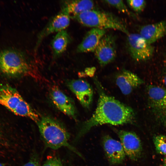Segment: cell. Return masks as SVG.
<instances>
[{"instance_id":"obj_3","label":"cell","mask_w":166,"mask_h":166,"mask_svg":"<svg viewBox=\"0 0 166 166\" xmlns=\"http://www.w3.org/2000/svg\"><path fill=\"white\" fill-rule=\"evenodd\" d=\"M72 18L84 26L104 30L111 29L121 31L127 35L129 34L122 21L109 12L93 9Z\"/></svg>"},{"instance_id":"obj_1","label":"cell","mask_w":166,"mask_h":166,"mask_svg":"<svg viewBox=\"0 0 166 166\" xmlns=\"http://www.w3.org/2000/svg\"><path fill=\"white\" fill-rule=\"evenodd\" d=\"M93 81L99 95L97 107L91 117L82 124L75 140L94 127L105 124L115 125L132 124L135 121V113L131 107L106 94L96 77L93 78Z\"/></svg>"},{"instance_id":"obj_17","label":"cell","mask_w":166,"mask_h":166,"mask_svg":"<svg viewBox=\"0 0 166 166\" xmlns=\"http://www.w3.org/2000/svg\"><path fill=\"white\" fill-rule=\"evenodd\" d=\"M94 3L90 0H65L61 2V10L71 18L84 12L94 9Z\"/></svg>"},{"instance_id":"obj_21","label":"cell","mask_w":166,"mask_h":166,"mask_svg":"<svg viewBox=\"0 0 166 166\" xmlns=\"http://www.w3.org/2000/svg\"><path fill=\"white\" fill-rule=\"evenodd\" d=\"M127 2L129 6L134 11L137 13L143 11L146 5L145 0H129Z\"/></svg>"},{"instance_id":"obj_13","label":"cell","mask_w":166,"mask_h":166,"mask_svg":"<svg viewBox=\"0 0 166 166\" xmlns=\"http://www.w3.org/2000/svg\"><path fill=\"white\" fill-rule=\"evenodd\" d=\"M50 94L53 104L59 110L65 115L76 119V109L71 99L55 86L51 89Z\"/></svg>"},{"instance_id":"obj_9","label":"cell","mask_w":166,"mask_h":166,"mask_svg":"<svg viewBox=\"0 0 166 166\" xmlns=\"http://www.w3.org/2000/svg\"><path fill=\"white\" fill-rule=\"evenodd\" d=\"M116 37L105 34L100 40L95 51V54L100 65L104 66L115 59L117 54Z\"/></svg>"},{"instance_id":"obj_15","label":"cell","mask_w":166,"mask_h":166,"mask_svg":"<svg viewBox=\"0 0 166 166\" xmlns=\"http://www.w3.org/2000/svg\"><path fill=\"white\" fill-rule=\"evenodd\" d=\"M105 33V30L93 28L86 33L78 46L77 52L82 53L94 52L100 40Z\"/></svg>"},{"instance_id":"obj_24","label":"cell","mask_w":166,"mask_h":166,"mask_svg":"<svg viewBox=\"0 0 166 166\" xmlns=\"http://www.w3.org/2000/svg\"><path fill=\"white\" fill-rule=\"evenodd\" d=\"M95 70L96 69L94 67L88 68L85 70V74L89 77L93 76Z\"/></svg>"},{"instance_id":"obj_11","label":"cell","mask_w":166,"mask_h":166,"mask_svg":"<svg viewBox=\"0 0 166 166\" xmlns=\"http://www.w3.org/2000/svg\"><path fill=\"white\" fill-rule=\"evenodd\" d=\"M67 85L84 107L89 108L93 101V90L90 85L82 79L68 81Z\"/></svg>"},{"instance_id":"obj_23","label":"cell","mask_w":166,"mask_h":166,"mask_svg":"<svg viewBox=\"0 0 166 166\" xmlns=\"http://www.w3.org/2000/svg\"><path fill=\"white\" fill-rule=\"evenodd\" d=\"M23 166H41L39 158L36 153H34L28 161Z\"/></svg>"},{"instance_id":"obj_10","label":"cell","mask_w":166,"mask_h":166,"mask_svg":"<svg viewBox=\"0 0 166 166\" xmlns=\"http://www.w3.org/2000/svg\"><path fill=\"white\" fill-rule=\"evenodd\" d=\"M117 133L125 155L132 160H137L140 157L142 150L139 138L132 132L119 130Z\"/></svg>"},{"instance_id":"obj_14","label":"cell","mask_w":166,"mask_h":166,"mask_svg":"<svg viewBox=\"0 0 166 166\" xmlns=\"http://www.w3.org/2000/svg\"><path fill=\"white\" fill-rule=\"evenodd\" d=\"M116 84L125 95L130 94L134 89L144 83L137 75L128 70H123L116 76Z\"/></svg>"},{"instance_id":"obj_27","label":"cell","mask_w":166,"mask_h":166,"mask_svg":"<svg viewBox=\"0 0 166 166\" xmlns=\"http://www.w3.org/2000/svg\"><path fill=\"white\" fill-rule=\"evenodd\" d=\"M164 166H166V157L164 159Z\"/></svg>"},{"instance_id":"obj_5","label":"cell","mask_w":166,"mask_h":166,"mask_svg":"<svg viewBox=\"0 0 166 166\" xmlns=\"http://www.w3.org/2000/svg\"><path fill=\"white\" fill-rule=\"evenodd\" d=\"M31 67L26 56L14 49H6L0 52V71L10 77H17L28 74Z\"/></svg>"},{"instance_id":"obj_20","label":"cell","mask_w":166,"mask_h":166,"mask_svg":"<svg viewBox=\"0 0 166 166\" xmlns=\"http://www.w3.org/2000/svg\"><path fill=\"white\" fill-rule=\"evenodd\" d=\"M104 2L110 6L114 7L122 13L128 15H132L122 0H106Z\"/></svg>"},{"instance_id":"obj_25","label":"cell","mask_w":166,"mask_h":166,"mask_svg":"<svg viewBox=\"0 0 166 166\" xmlns=\"http://www.w3.org/2000/svg\"><path fill=\"white\" fill-rule=\"evenodd\" d=\"M164 72L163 78V82L166 87V58L164 62Z\"/></svg>"},{"instance_id":"obj_4","label":"cell","mask_w":166,"mask_h":166,"mask_svg":"<svg viewBox=\"0 0 166 166\" xmlns=\"http://www.w3.org/2000/svg\"><path fill=\"white\" fill-rule=\"evenodd\" d=\"M0 104L15 115L28 117L36 123L40 119L16 89L8 85L0 86Z\"/></svg>"},{"instance_id":"obj_8","label":"cell","mask_w":166,"mask_h":166,"mask_svg":"<svg viewBox=\"0 0 166 166\" xmlns=\"http://www.w3.org/2000/svg\"><path fill=\"white\" fill-rule=\"evenodd\" d=\"M71 18L68 14L61 10L52 17L39 33L34 47L35 51L38 49L45 37L52 33L65 30L69 25Z\"/></svg>"},{"instance_id":"obj_12","label":"cell","mask_w":166,"mask_h":166,"mask_svg":"<svg viewBox=\"0 0 166 166\" xmlns=\"http://www.w3.org/2000/svg\"><path fill=\"white\" fill-rule=\"evenodd\" d=\"M102 144L106 156L110 164L116 165L123 162L126 155L120 142L106 135L103 138Z\"/></svg>"},{"instance_id":"obj_16","label":"cell","mask_w":166,"mask_h":166,"mask_svg":"<svg viewBox=\"0 0 166 166\" xmlns=\"http://www.w3.org/2000/svg\"><path fill=\"white\" fill-rule=\"evenodd\" d=\"M139 34L151 45L166 34V21L143 26L140 28Z\"/></svg>"},{"instance_id":"obj_6","label":"cell","mask_w":166,"mask_h":166,"mask_svg":"<svg viewBox=\"0 0 166 166\" xmlns=\"http://www.w3.org/2000/svg\"><path fill=\"white\" fill-rule=\"evenodd\" d=\"M147 91L150 108L156 117L166 124V87L151 85Z\"/></svg>"},{"instance_id":"obj_18","label":"cell","mask_w":166,"mask_h":166,"mask_svg":"<svg viewBox=\"0 0 166 166\" xmlns=\"http://www.w3.org/2000/svg\"><path fill=\"white\" fill-rule=\"evenodd\" d=\"M71 40L70 36L65 30L57 33L51 43L53 59L59 57L65 51Z\"/></svg>"},{"instance_id":"obj_2","label":"cell","mask_w":166,"mask_h":166,"mask_svg":"<svg viewBox=\"0 0 166 166\" xmlns=\"http://www.w3.org/2000/svg\"><path fill=\"white\" fill-rule=\"evenodd\" d=\"M41 137L45 146L53 149L68 148L77 155H81L69 143L70 135L65 127L54 119L47 116L40 118L37 123Z\"/></svg>"},{"instance_id":"obj_7","label":"cell","mask_w":166,"mask_h":166,"mask_svg":"<svg viewBox=\"0 0 166 166\" xmlns=\"http://www.w3.org/2000/svg\"><path fill=\"white\" fill-rule=\"evenodd\" d=\"M127 45L132 57L135 61H146L152 56L154 48L139 34H129L127 35Z\"/></svg>"},{"instance_id":"obj_22","label":"cell","mask_w":166,"mask_h":166,"mask_svg":"<svg viewBox=\"0 0 166 166\" xmlns=\"http://www.w3.org/2000/svg\"><path fill=\"white\" fill-rule=\"evenodd\" d=\"M42 166H64L59 158L54 156H48Z\"/></svg>"},{"instance_id":"obj_19","label":"cell","mask_w":166,"mask_h":166,"mask_svg":"<svg viewBox=\"0 0 166 166\" xmlns=\"http://www.w3.org/2000/svg\"><path fill=\"white\" fill-rule=\"evenodd\" d=\"M153 140L157 151L160 154L166 155V136H156L154 137Z\"/></svg>"},{"instance_id":"obj_26","label":"cell","mask_w":166,"mask_h":166,"mask_svg":"<svg viewBox=\"0 0 166 166\" xmlns=\"http://www.w3.org/2000/svg\"><path fill=\"white\" fill-rule=\"evenodd\" d=\"M5 164L0 162V166H5Z\"/></svg>"}]
</instances>
